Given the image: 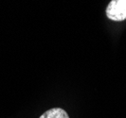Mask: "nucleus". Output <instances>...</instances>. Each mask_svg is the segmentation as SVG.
<instances>
[{
    "label": "nucleus",
    "instance_id": "nucleus-1",
    "mask_svg": "<svg viewBox=\"0 0 126 118\" xmlns=\"http://www.w3.org/2000/svg\"><path fill=\"white\" fill-rule=\"evenodd\" d=\"M106 16L115 22L126 20V0H112L106 8Z\"/></svg>",
    "mask_w": 126,
    "mask_h": 118
},
{
    "label": "nucleus",
    "instance_id": "nucleus-2",
    "mask_svg": "<svg viewBox=\"0 0 126 118\" xmlns=\"http://www.w3.org/2000/svg\"><path fill=\"white\" fill-rule=\"evenodd\" d=\"M39 118H69V115L62 108H52L45 112Z\"/></svg>",
    "mask_w": 126,
    "mask_h": 118
}]
</instances>
